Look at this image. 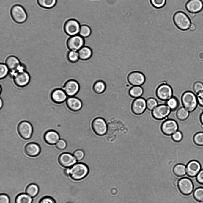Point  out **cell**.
<instances>
[{"mask_svg": "<svg viewBox=\"0 0 203 203\" xmlns=\"http://www.w3.org/2000/svg\"><path fill=\"white\" fill-rule=\"evenodd\" d=\"M89 172V168L86 164L83 163H78L69 168V176L72 179L79 181L86 177Z\"/></svg>", "mask_w": 203, "mask_h": 203, "instance_id": "obj_1", "label": "cell"}, {"mask_svg": "<svg viewBox=\"0 0 203 203\" xmlns=\"http://www.w3.org/2000/svg\"><path fill=\"white\" fill-rule=\"evenodd\" d=\"M181 101L183 107L190 113L194 111L198 104L196 96L190 91H186L183 93Z\"/></svg>", "mask_w": 203, "mask_h": 203, "instance_id": "obj_2", "label": "cell"}, {"mask_svg": "<svg viewBox=\"0 0 203 203\" xmlns=\"http://www.w3.org/2000/svg\"><path fill=\"white\" fill-rule=\"evenodd\" d=\"M173 20L176 26L182 31L189 29L191 24L189 17L186 13L181 11H177L174 13Z\"/></svg>", "mask_w": 203, "mask_h": 203, "instance_id": "obj_3", "label": "cell"}, {"mask_svg": "<svg viewBox=\"0 0 203 203\" xmlns=\"http://www.w3.org/2000/svg\"><path fill=\"white\" fill-rule=\"evenodd\" d=\"M13 82L17 86L23 88L27 86L30 80V76L29 73L23 67L11 74Z\"/></svg>", "mask_w": 203, "mask_h": 203, "instance_id": "obj_4", "label": "cell"}, {"mask_svg": "<svg viewBox=\"0 0 203 203\" xmlns=\"http://www.w3.org/2000/svg\"><path fill=\"white\" fill-rule=\"evenodd\" d=\"M10 15L13 20L16 23L21 24L25 22L27 15L24 8L19 4L13 6L10 10Z\"/></svg>", "mask_w": 203, "mask_h": 203, "instance_id": "obj_5", "label": "cell"}, {"mask_svg": "<svg viewBox=\"0 0 203 203\" xmlns=\"http://www.w3.org/2000/svg\"><path fill=\"white\" fill-rule=\"evenodd\" d=\"M91 127L94 133L99 136L104 135L107 131V126L105 120L101 117L95 118L91 123Z\"/></svg>", "mask_w": 203, "mask_h": 203, "instance_id": "obj_6", "label": "cell"}, {"mask_svg": "<svg viewBox=\"0 0 203 203\" xmlns=\"http://www.w3.org/2000/svg\"><path fill=\"white\" fill-rule=\"evenodd\" d=\"M156 95L160 100L166 102L173 96V90L170 85L164 83L158 87Z\"/></svg>", "mask_w": 203, "mask_h": 203, "instance_id": "obj_7", "label": "cell"}, {"mask_svg": "<svg viewBox=\"0 0 203 203\" xmlns=\"http://www.w3.org/2000/svg\"><path fill=\"white\" fill-rule=\"evenodd\" d=\"M17 129L19 135L25 140L30 139L32 135L33 129L31 124L29 122L23 121L18 124Z\"/></svg>", "mask_w": 203, "mask_h": 203, "instance_id": "obj_8", "label": "cell"}, {"mask_svg": "<svg viewBox=\"0 0 203 203\" xmlns=\"http://www.w3.org/2000/svg\"><path fill=\"white\" fill-rule=\"evenodd\" d=\"M171 110L166 104L158 105L152 111V117L158 120H163L168 117Z\"/></svg>", "mask_w": 203, "mask_h": 203, "instance_id": "obj_9", "label": "cell"}, {"mask_svg": "<svg viewBox=\"0 0 203 203\" xmlns=\"http://www.w3.org/2000/svg\"><path fill=\"white\" fill-rule=\"evenodd\" d=\"M161 130L162 133L166 136H171L178 130L179 125L177 122L173 119L165 120L161 126Z\"/></svg>", "mask_w": 203, "mask_h": 203, "instance_id": "obj_10", "label": "cell"}, {"mask_svg": "<svg viewBox=\"0 0 203 203\" xmlns=\"http://www.w3.org/2000/svg\"><path fill=\"white\" fill-rule=\"evenodd\" d=\"M81 26L79 22L74 19H70L65 22L64 26L65 32L70 36L79 34Z\"/></svg>", "mask_w": 203, "mask_h": 203, "instance_id": "obj_11", "label": "cell"}, {"mask_svg": "<svg viewBox=\"0 0 203 203\" xmlns=\"http://www.w3.org/2000/svg\"><path fill=\"white\" fill-rule=\"evenodd\" d=\"M84 38L79 35L70 36L67 39L66 44L70 51H78L84 46Z\"/></svg>", "mask_w": 203, "mask_h": 203, "instance_id": "obj_12", "label": "cell"}, {"mask_svg": "<svg viewBox=\"0 0 203 203\" xmlns=\"http://www.w3.org/2000/svg\"><path fill=\"white\" fill-rule=\"evenodd\" d=\"M178 188L183 195L188 196L193 191L194 186L191 180L187 177H183L179 180Z\"/></svg>", "mask_w": 203, "mask_h": 203, "instance_id": "obj_13", "label": "cell"}, {"mask_svg": "<svg viewBox=\"0 0 203 203\" xmlns=\"http://www.w3.org/2000/svg\"><path fill=\"white\" fill-rule=\"evenodd\" d=\"M80 86L78 82L73 79L67 81L64 83L63 89L69 97L74 96L79 91Z\"/></svg>", "mask_w": 203, "mask_h": 203, "instance_id": "obj_14", "label": "cell"}, {"mask_svg": "<svg viewBox=\"0 0 203 203\" xmlns=\"http://www.w3.org/2000/svg\"><path fill=\"white\" fill-rule=\"evenodd\" d=\"M131 108L132 112L135 115L142 114L147 108L146 100L141 97L135 99L132 103Z\"/></svg>", "mask_w": 203, "mask_h": 203, "instance_id": "obj_15", "label": "cell"}, {"mask_svg": "<svg viewBox=\"0 0 203 203\" xmlns=\"http://www.w3.org/2000/svg\"><path fill=\"white\" fill-rule=\"evenodd\" d=\"M127 79L129 83L133 86H141L144 83L146 79L143 73L136 71L130 73L128 74Z\"/></svg>", "mask_w": 203, "mask_h": 203, "instance_id": "obj_16", "label": "cell"}, {"mask_svg": "<svg viewBox=\"0 0 203 203\" xmlns=\"http://www.w3.org/2000/svg\"><path fill=\"white\" fill-rule=\"evenodd\" d=\"M58 161L62 166L67 168L71 167L76 163L77 160L73 154L68 152H64L59 155Z\"/></svg>", "mask_w": 203, "mask_h": 203, "instance_id": "obj_17", "label": "cell"}, {"mask_svg": "<svg viewBox=\"0 0 203 203\" xmlns=\"http://www.w3.org/2000/svg\"><path fill=\"white\" fill-rule=\"evenodd\" d=\"M5 63L8 68L11 74L24 67L21 65L19 59L14 55L7 57L5 60Z\"/></svg>", "mask_w": 203, "mask_h": 203, "instance_id": "obj_18", "label": "cell"}, {"mask_svg": "<svg viewBox=\"0 0 203 203\" xmlns=\"http://www.w3.org/2000/svg\"><path fill=\"white\" fill-rule=\"evenodd\" d=\"M186 167V174L188 176L191 177L196 176L201 170L202 167L200 163L195 160L189 161Z\"/></svg>", "mask_w": 203, "mask_h": 203, "instance_id": "obj_19", "label": "cell"}, {"mask_svg": "<svg viewBox=\"0 0 203 203\" xmlns=\"http://www.w3.org/2000/svg\"><path fill=\"white\" fill-rule=\"evenodd\" d=\"M185 8L190 13L195 14L203 9V2L202 0H189L185 4Z\"/></svg>", "mask_w": 203, "mask_h": 203, "instance_id": "obj_20", "label": "cell"}, {"mask_svg": "<svg viewBox=\"0 0 203 203\" xmlns=\"http://www.w3.org/2000/svg\"><path fill=\"white\" fill-rule=\"evenodd\" d=\"M67 96L63 89L57 88L51 92V97L52 101L57 104L64 102L67 99Z\"/></svg>", "mask_w": 203, "mask_h": 203, "instance_id": "obj_21", "label": "cell"}, {"mask_svg": "<svg viewBox=\"0 0 203 203\" xmlns=\"http://www.w3.org/2000/svg\"><path fill=\"white\" fill-rule=\"evenodd\" d=\"M40 151L41 148L40 146L34 142L28 143L24 147L25 153L30 157H34L37 156Z\"/></svg>", "mask_w": 203, "mask_h": 203, "instance_id": "obj_22", "label": "cell"}, {"mask_svg": "<svg viewBox=\"0 0 203 203\" xmlns=\"http://www.w3.org/2000/svg\"><path fill=\"white\" fill-rule=\"evenodd\" d=\"M67 107L70 110L77 112L80 110L82 106V102L78 98L75 97H69L66 101Z\"/></svg>", "mask_w": 203, "mask_h": 203, "instance_id": "obj_23", "label": "cell"}, {"mask_svg": "<svg viewBox=\"0 0 203 203\" xmlns=\"http://www.w3.org/2000/svg\"><path fill=\"white\" fill-rule=\"evenodd\" d=\"M59 135L58 133L53 130L47 131L44 136L45 142L50 145H53L56 143L59 139Z\"/></svg>", "mask_w": 203, "mask_h": 203, "instance_id": "obj_24", "label": "cell"}, {"mask_svg": "<svg viewBox=\"0 0 203 203\" xmlns=\"http://www.w3.org/2000/svg\"><path fill=\"white\" fill-rule=\"evenodd\" d=\"M78 52L79 60H87L89 59L92 55V51L89 47L84 46L81 48Z\"/></svg>", "mask_w": 203, "mask_h": 203, "instance_id": "obj_25", "label": "cell"}, {"mask_svg": "<svg viewBox=\"0 0 203 203\" xmlns=\"http://www.w3.org/2000/svg\"><path fill=\"white\" fill-rule=\"evenodd\" d=\"M144 92L143 88L141 86H132L128 92L129 95L135 99L141 97Z\"/></svg>", "mask_w": 203, "mask_h": 203, "instance_id": "obj_26", "label": "cell"}, {"mask_svg": "<svg viewBox=\"0 0 203 203\" xmlns=\"http://www.w3.org/2000/svg\"><path fill=\"white\" fill-rule=\"evenodd\" d=\"M106 85L105 82L101 80L96 81L92 86V89L95 93L101 94L106 90Z\"/></svg>", "mask_w": 203, "mask_h": 203, "instance_id": "obj_27", "label": "cell"}, {"mask_svg": "<svg viewBox=\"0 0 203 203\" xmlns=\"http://www.w3.org/2000/svg\"><path fill=\"white\" fill-rule=\"evenodd\" d=\"M39 189L38 186L34 183L29 185L26 189V193L32 197L36 196L39 192Z\"/></svg>", "mask_w": 203, "mask_h": 203, "instance_id": "obj_28", "label": "cell"}, {"mask_svg": "<svg viewBox=\"0 0 203 203\" xmlns=\"http://www.w3.org/2000/svg\"><path fill=\"white\" fill-rule=\"evenodd\" d=\"M173 171L176 176L182 177L185 175L186 173V167L183 164L178 163L174 166Z\"/></svg>", "mask_w": 203, "mask_h": 203, "instance_id": "obj_29", "label": "cell"}, {"mask_svg": "<svg viewBox=\"0 0 203 203\" xmlns=\"http://www.w3.org/2000/svg\"><path fill=\"white\" fill-rule=\"evenodd\" d=\"M32 197L26 193H21L18 195L15 200V203H32Z\"/></svg>", "mask_w": 203, "mask_h": 203, "instance_id": "obj_30", "label": "cell"}, {"mask_svg": "<svg viewBox=\"0 0 203 203\" xmlns=\"http://www.w3.org/2000/svg\"><path fill=\"white\" fill-rule=\"evenodd\" d=\"M190 112L184 107L179 108L177 110L176 116L177 119L180 121H183L188 118Z\"/></svg>", "mask_w": 203, "mask_h": 203, "instance_id": "obj_31", "label": "cell"}, {"mask_svg": "<svg viewBox=\"0 0 203 203\" xmlns=\"http://www.w3.org/2000/svg\"><path fill=\"white\" fill-rule=\"evenodd\" d=\"M37 2L41 7L44 9H50L55 6L57 0H37Z\"/></svg>", "mask_w": 203, "mask_h": 203, "instance_id": "obj_32", "label": "cell"}, {"mask_svg": "<svg viewBox=\"0 0 203 203\" xmlns=\"http://www.w3.org/2000/svg\"><path fill=\"white\" fill-rule=\"evenodd\" d=\"M166 104L172 111H174L178 108L179 106V102L176 97L173 96L166 101Z\"/></svg>", "mask_w": 203, "mask_h": 203, "instance_id": "obj_33", "label": "cell"}, {"mask_svg": "<svg viewBox=\"0 0 203 203\" xmlns=\"http://www.w3.org/2000/svg\"><path fill=\"white\" fill-rule=\"evenodd\" d=\"M91 33V29L89 26L85 24L81 26L79 35L84 38L89 36Z\"/></svg>", "mask_w": 203, "mask_h": 203, "instance_id": "obj_34", "label": "cell"}, {"mask_svg": "<svg viewBox=\"0 0 203 203\" xmlns=\"http://www.w3.org/2000/svg\"><path fill=\"white\" fill-rule=\"evenodd\" d=\"M193 196L196 201L203 202V187H199L196 188L193 192Z\"/></svg>", "mask_w": 203, "mask_h": 203, "instance_id": "obj_35", "label": "cell"}, {"mask_svg": "<svg viewBox=\"0 0 203 203\" xmlns=\"http://www.w3.org/2000/svg\"><path fill=\"white\" fill-rule=\"evenodd\" d=\"M67 57L69 61L72 63H75L79 60L78 51H70L67 54Z\"/></svg>", "mask_w": 203, "mask_h": 203, "instance_id": "obj_36", "label": "cell"}, {"mask_svg": "<svg viewBox=\"0 0 203 203\" xmlns=\"http://www.w3.org/2000/svg\"><path fill=\"white\" fill-rule=\"evenodd\" d=\"M194 143L199 146H203V132H199L195 133L193 137Z\"/></svg>", "mask_w": 203, "mask_h": 203, "instance_id": "obj_37", "label": "cell"}, {"mask_svg": "<svg viewBox=\"0 0 203 203\" xmlns=\"http://www.w3.org/2000/svg\"><path fill=\"white\" fill-rule=\"evenodd\" d=\"M146 101L147 108L149 110L152 111L158 105L157 101L153 98H149Z\"/></svg>", "mask_w": 203, "mask_h": 203, "instance_id": "obj_38", "label": "cell"}, {"mask_svg": "<svg viewBox=\"0 0 203 203\" xmlns=\"http://www.w3.org/2000/svg\"><path fill=\"white\" fill-rule=\"evenodd\" d=\"M10 71L5 64L1 63L0 64V78L2 79L5 78L8 74Z\"/></svg>", "mask_w": 203, "mask_h": 203, "instance_id": "obj_39", "label": "cell"}, {"mask_svg": "<svg viewBox=\"0 0 203 203\" xmlns=\"http://www.w3.org/2000/svg\"><path fill=\"white\" fill-rule=\"evenodd\" d=\"M183 137L182 132L178 130L171 135V138L173 141L177 143L181 142L183 139Z\"/></svg>", "mask_w": 203, "mask_h": 203, "instance_id": "obj_40", "label": "cell"}, {"mask_svg": "<svg viewBox=\"0 0 203 203\" xmlns=\"http://www.w3.org/2000/svg\"><path fill=\"white\" fill-rule=\"evenodd\" d=\"M152 5L156 8H160L165 5L166 0H150Z\"/></svg>", "mask_w": 203, "mask_h": 203, "instance_id": "obj_41", "label": "cell"}, {"mask_svg": "<svg viewBox=\"0 0 203 203\" xmlns=\"http://www.w3.org/2000/svg\"><path fill=\"white\" fill-rule=\"evenodd\" d=\"M193 88L194 91L197 94L203 91V84L200 82L196 81L193 83Z\"/></svg>", "mask_w": 203, "mask_h": 203, "instance_id": "obj_42", "label": "cell"}, {"mask_svg": "<svg viewBox=\"0 0 203 203\" xmlns=\"http://www.w3.org/2000/svg\"><path fill=\"white\" fill-rule=\"evenodd\" d=\"M73 154L77 161H80L82 160L84 156V152L80 149H77L75 150L73 152Z\"/></svg>", "mask_w": 203, "mask_h": 203, "instance_id": "obj_43", "label": "cell"}, {"mask_svg": "<svg viewBox=\"0 0 203 203\" xmlns=\"http://www.w3.org/2000/svg\"><path fill=\"white\" fill-rule=\"evenodd\" d=\"M67 143L66 141L63 139H60L56 143L55 146L58 149L62 150L67 147Z\"/></svg>", "mask_w": 203, "mask_h": 203, "instance_id": "obj_44", "label": "cell"}, {"mask_svg": "<svg viewBox=\"0 0 203 203\" xmlns=\"http://www.w3.org/2000/svg\"><path fill=\"white\" fill-rule=\"evenodd\" d=\"M38 203H56L55 200L51 197L46 196L42 198Z\"/></svg>", "mask_w": 203, "mask_h": 203, "instance_id": "obj_45", "label": "cell"}, {"mask_svg": "<svg viewBox=\"0 0 203 203\" xmlns=\"http://www.w3.org/2000/svg\"><path fill=\"white\" fill-rule=\"evenodd\" d=\"M196 180L199 184L203 185V169H201L196 176Z\"/></svg>", "mask_w": 203, "mask_h": 203, "instance_id": "obj_46", "label": "cell"}, {"mask_svg": "<svg viewBox=\"0 0 203 203\" xmlns=\"http://www.w3.org/2000/svg\"><path fill=\"white\" fill-rule=\"evenodd\" d=\"M10 199L6 194H1L0 195V203H10Z\"/></svg>", "mask_w": 203, "mask_h": 203, "instance_id": "obj_47", "label": "cell"}, {"mask_svg": "<svg viewBox=\"0 0 203 203\" xmlns=\"http://www.w3.org/2000/svg\"><path fill=\"white\" fill-rule=\"evenodd\" d=\"M196 96L198 104L203 107V91L197 93Z\"/></svg>", "mask_w": 203, "mask_h": 203, "instance_id": "obj_48", "label": "cell"}, {"mask_svg": "<svg viewBox=\"0 0 203 203\" xmlns=\"http://www.w3.org/2000/svg\"><path fill=\"white\" fill-rule=\"evenodd\" d=\"M200 120L201 124V127L203 128V111L200 114Z\"/></svg>", "mask_w": 203, "mask_h": 203, "instance_id": "obj_49", "label": "cell"}, {"mask_svg": "<svg viewBox=\"0 0 203 203\" xmlns=\"http://www.w3.org/2000/svg\"><path fill=\"white\" fill-rule=\"evenodd\" d=\"M195 29L196 26L194 24L191 23L190 27L189 29L192 31H193Z\"/></svg>", "mask_w": 203, "mask_h": 203, "instance_id": "obj_50", "label": "cell"}, {"mask_svg": "<svg viewBox=\"0 0 203 203\" xmlns=\"http://www.w3.org/2000/svg\"><path fill=\"white\" fill-rule=\"evenodd\" d=\"M178 181L177 179L174 180L173 182V186L175 187L177 186L178 185Z\"/></svg>", "mask_w": 203, "mask_h": 203, "instance_id": "obj_51", "label": "cell"}, {"mask_svg": "<svg viewBox=\"0 0 203 203\" xmlns=\"http://www.w3.org/2000/svg\"><path fill=\"white\" fill-rule=\"evenodd\" d=\"M64 173L66 175H69V168H67L64 171Z\"/></svg>", "mask_w": 203, "mask_h": 203, "instance_id": "obj_52", "label": "cell"}, {"mask_svg": "<svg viewBox=\"0 0 203 203\" xmlns=\"http://www.w3.org/2000/svg\"><path fill=\"white\" fill-rule=\"evenodd\" d=\"M0 108H1L2 107V106L3 105V102L2 101L1 99V98L0 99Z\"/></svg>", "mask_w": 203, "mask_h": 203, "instance_id": "obj_53", "label": "cell"}, {"mask_svg": "<svg viewBox=\"0 0 203 203\" xmlns=\"http://www.w3.org/2000/svg\"><path fill=\"white\" fill-rule=\"evenodd\" d=\"M190 14L191 16L192 17H193L195 15V14L193 13H190Z\"/></svg>", "mask_w": 203, "mask_h": 203, "instance_id": "obj_54", "label": "cell"}, {"mask_svg": "<svg viewBox=\"0 0 203 203\" xmlns=\"http://www.w3.org/2000/svg\"><path fill=\"white\" fill-rule=\"evenodd\" d=\"M1 89H2V88H1V86H0V93H1Z\"/></svg>", "mask_w": 203, "mask_h": 203, "instance_id": "obj_55", "label": "cell"}, {"mask_svg": "<svg viewBox=\"0 0 203 203\" xmlns=\"http://www.w3.org/2000/svg\"><path fill=\"white\" fill-rule=\"evenodd\" d=\"M199 203H203V202H200Z\"/></svg>", "mask_w": 203, "mask_h": 203, "instance_id": "obj_56", "label": "cell"}, {"mask_svg": "<svg viewBox=\"0 0 203 203\" xmlns=\"http://www.w3.org/2000/svg\"><path fill=\"white\" fill-rule=\"evenodd\" d=\"M72 203V202H67V203Z\"/></svg>", "mask_w": 203, "mask_h": 203, "instance_id": "obj_57", "label": "cell"}]
</instances>
